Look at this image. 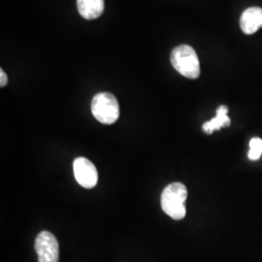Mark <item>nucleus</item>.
<instances>
[{
  "label": "nucleus",
  "instance_id": "f257e3e1",
  "mask_svg": "<svg viewBox=\"0 0 262 262\" xmlns=\"http://www.w3.org/2000/svg\"><path fill=\"white\" fill-rule=\"evenodd\" d=\"M187 198V189L182 183H172L164 188L161 194V208L163 212L173 220H183L186 214V200Z\"/></svg>",
  "mask_w": 262,
  "mask_h": 262
},
{
  "label": "nucleus",
  "instance_id": "f03ea898",
  "mask_svg": "<svg viewBox=\"0 0 262 262\" xmlns=\"http://www.w3.org/2000/svg\"><path fill=\"white\" fill-rule=\"evenodd\" d=\"M171 64L179 73L188 79H196L200 75V63L194 49L188 45L175 48L170 56Z\"/></svg>",
  "mask_w": 262,
  "mask_h": 262
},
{
  "label": "nucleus",
  "instance_id": "7ed1b4c3",
  "mask_svg": "<svg viewBox=\"0 0 262 262\" xmlns=\"http://www.w3.org/2000/svg\"><path fill=\"white\" fill-rule=\"evenodd\" d=\"M94 118L103 124H113L120 117V105L116 96L109 93L97 94L92 102Z\"/></svg>",
  "mask_w": 262,
  "mask_h": 262
},
{
  "label": "nucleus",
  "instance_id": "20e7f679",
  "mask_svg": "<svg viewBox=\"0 0 262 262\" xmlns=\"http://www.w3.org/2000/svg\"><path fill=\"white\" fill-rule=\"evenodd\" d=\"M35 250L39 262H58L59 245L55 235L49 231H42L35 240Z\"/></svg>",
  "mask_w": 262,
  "mask_h": 262
},
{
  "label": "nucleus",
  "instance_id": "39448f33",
  "mask_svg": "<svg viewBox=\"0 0 262 262\" xmlns=\"http://www.w3.org/2000/svg\"><path fill=\"white\" fill-rule=\"evenodd\" d=\"M73 171L76 181L84 188H93L98 182V173L94 163L89 159L80 157L73 162Z\"/></svg>",
  "mask_w": 262,
  "mask_h": 262
},
{
  "label": "nucleus",
  "instance_id": "423d86ee",
  "mask_svg": "<svg viewBox=\"0 0 262 262\" xmlns=\"http://www.w3.org/2000/svg\"><path fill=\"white\" fill-rule=\"evenodd\" d=\"M240 27L246 34H253L262 28V9L250 7L245 10L240 19Z\"/></svg>",
  "mask_w": 262,
  "mask_h": 262
},
{
  "label": "nucleus",
  "instance_id": "0eeeda50",
  "mask_svg": "<svg viewBox=\"0 0 262 262\" xmlns=\"http://www.w3.org/2000/svg\"><path fill=\"white\" fill-rule=\"evenodd\" d=\"M77 8L84 19H97L103 14L105 3L104 0H77Z\"/></svg>",
  "mask_w": 262,
  "mask_h": 262
},
{
  "label": "nucleus",
  "instance_id": "6e6552de",
  "mask_svg": "<svg viewBox=\"0 0 262 262\" xmlns=\"http://www.w3.org/2000/svg\"><path fill=\"white\" fill-rule=\"evenodd\" d=\"M228 108L222 105L216 109V114L215 118H213L211 121L205 122L202 126L203 131L207 134H212L214 131L220 130L223 127H227L230 125L231 121L227 115Z\"/></svg>",
  "mask_w": 262,
  "mask_h": 262
},
{
  "label": "nucleus",
  "instance_id": "1a4fd4ad",
  "mask_svg": "<svg viewBox=\"0 0 262 262\" xmlns=\"http://www.w3.org/2000/svg\"><path fill=\"white\" fill-rule=\"evenodd\" d=\"M262 155V140L260 138H253L250 141V150L248 158L250 160H257Z\"/></svg>",
  "mask_w": 262,
  "mask_h": 262
},
{
  "label": "nucleus",
  "instance_id": "9d476101",
  "mask_svg": "<svg viewBox=\"0 0 262 262\" xmlns=\"http://www.w3.org/2000/svg\"><path fill=\"white\" fill-rule=\"evenodd\" d=\"M8 83V77L6 75V73L3 71V69L0 70V86L4 88Z\"/></svg>",
  "mask_w": 262,
  "mask_h": 262
}]
</instances>
